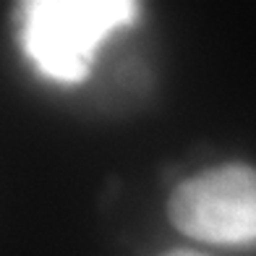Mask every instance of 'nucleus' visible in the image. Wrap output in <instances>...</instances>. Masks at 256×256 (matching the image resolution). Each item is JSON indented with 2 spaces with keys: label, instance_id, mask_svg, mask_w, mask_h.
Listing matches in <instances>:
<instances>
[{
  "label": "nucleus",
  "instance_id": "1",
  "mask_svg": "<svg viewBox=\"0 0 256 256\" xmlns=\"http://www.w3.org/2000/svg\"><path fill=\"white\" fill-rule=\"evenodd\" d=\"M26 52L44 76L81 81L97 44L112 29L131 24L136 6L126 0H34L24 6Z\"/></svg>",
  "mask_w": 256,
  "mask_h": 256
},
{
  "label": "nucleus",
  "instance_id": "2",
  "mask_svg": "<svg viewBox=\"0 0 256 256\" xmlns=\"http://www.w3.org/2000/svg\"><path fill=\"white\" fill-rule=\"evenodd\" d=\"M168 214L183 236L196 240L256 243V170L232 162L178 183Z\"/></svg>",
  "mask_w": 256,
  "mask_h": 256
},
{
  "label": "nucleus",
  "instance_id": "3",
  "mask_svg": "<svg viewBox=\"0 0 256 256\" xmlns=\"http://www.w3.org/2000/svg\"><path fill=\"white\" fill-rule=\"evenodd\" d=\"M168 256H202V254H196V251H172Z\"/></svg>",
  "mask_w": 256,
  "mask_h": 256
}]
</instances>
